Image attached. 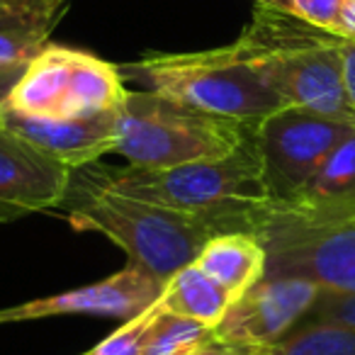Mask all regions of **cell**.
I'll return each mask as SVG.
<instances>
[{
    "label": "cell",
    "instance_id": "6da1fadb",
    "mask_svg": "<svg viewBox=\"0 0 355 355\" xmlns=\"http://www.w3.org/2000/svg\"><path fill=\"white\" fill-rule=\"evenodd\" d=\"M253 127V124H251ZM100 183L114 193L198 217L217 234H256L268 207L261 156L253 134L224 158L171 168H95Z\"/></svg>",
    "mask_w": 355,
    "mask_h": 355
},
{
    "label": "cell",
    "instance_id": "7a4b0ae2",
    "mask_svg": "<svg viewBox=\"0 0 355 355\" xmlns=\"http://www.w3.org/2000/svg\"><path fill=\"white\" fill-rule=\"evenodd\" d=\"M345 42L348 37L321 30L290 10L253 6L234 44L282 105L355 124L343 85Z\"/></svg>",
    "mask_w": 355,
    "mask_h": 355
},
{
    "label": "cell",
    "instance_id": "3957f363",
    "mask_svg": "<svg viewBox=\"0 0 355 355\" xmlns=\"http://www.w3.org/2000/svg\"><path fill=\"white\" fill-rule=\"evenodd\" d=\"M59 209L73 229L100 232L127 253V263L144 268L161 282L195 263L205 243L217 236L198 217L114 193L100 183L90 166L73 171Z\"/></svg>",
    "mask_w": 355,
    "mask_h": 355
},
{
    "label": "cell",
    "instance_id": "277c9868",
    "mask_svg": "<svg viewBox=\"0 0 355 355\" xmlns=\"http://www.w3.org/2000/svg\"><path fill=\"white\" fill-rule=\"evenodd\" d=\"M119 71L139 78L146 90L241 124H256L285 107L236 44L180 54L146 51Z\"/></svg>",
    "mask_w": 355,
    "mask_h": 355
},
{
    "label": "cell",
    "instance_id": "5b68a950",
    "mask_svg": "<svg viewBox=\"0 0 355 355\" xmlns=\"http://www.w3.org/2000/svg\"><path fill=\"white\" fill-rule=\"evenodd\" d=\"M251 124L195 110L153 90H127L117 107V146L129 166L171 168L236 151Z\"/></svg>",
    "mask_w": 355,
    "mask_h": 355
},
{
    "label": "cell",
    "instance_id": "8992f818",
    "mask_svg": "<svg viewBox=\"0 0 355 355\" xmlns=\"http://www.w3.org/2000/svg\"><path fill=\"white\" fill-rule=\"evenodd\" d=\"M253 236L266 248V275L302 277L326 295H355V219L309 224L266 209Z\"/></svg>",
    "mask_w": 355,
    "mask_h": 355
},
{
    "label": "cell",
    "instance_id": "52a82bcc",
    "mask_svg": "<svg viewBox=\"0 0 355 355\" xmlns=\"http://www.w3.org/2000/svg\"><path fill=\"white\" fill-rule=\"evenodd\" d=\"M355 132V124L338 122L300 105H285L251 127L268 207H285L321 168L331 151Z\"/></svg>",
    "mask_w": 355,
    "mask_h": 355
},
{
    "label": "cell",
    "instance_id": "ba28073f",
    "mask_svg": "<svg viewBox=\"0 0 355 355\" xmlns=\"http://www.w3.org/2000/svg\"><path fill=\"white\" fill-rule=\"evenodd\" d=\"M319 295L321 290L309 280L266 275L232 302L214 338L234 348H270L306 319Z\"/></svg>",
    "mask_w": 355,
    "mask_h": 355
},
{
    "label": "cell",
    "instance_id": "9c48e42d",
    "mask_svg": "<svg viewBox=\"0 0 355 355\" xmlns=\"http://www.w3.org/2000/svg\"><path fill=\"white\" fill-rule=\"evenodd\" d=\"M163 285L158 277L146 272L144 268L127 263L122 270L105 277L93 285L66 290L61 295H49L42 300H32L25 304L0 309V324L10 321H32L49 319V316H71V314H90V316H110V319H132L141 314L151 304L161 300Z\"/></svg>",
    "mask_w": 355,
    "mask_h": 355
},
{
    "label": "cell",
    "instance_id": "30bf717a",
    "mask_svg": "<svg viewBox=\"0 0 355 355\" xmlns=\"http://www.w3.org/2000/svg\"><path fill=\"white\" fill-rule=\"evenodd\" d=\"M73 171L0 124V222L59 209Z\"/></svg>",
    "mask_w": 355,
    "mask_h": 355
},
{
    "label": "cell",
    "instance_id": "8fae6325",
    "mask_svg": "<svg viewBox=\"0 0 355 355\" xmlns=\"http://www.w3.org/2000/svg\"><path fill=\"white\" fill-rule=\"evenodd\" d=\"M0 124L71 171L93 166L117 146V110L88 117H30L3 105Z\"/></svg>",
    "mask_w": 355,
    "mask_h": 355
},
{
    "label": "cell",
    "instance_id": "7c38bea8",
    "mask_svg": "<svg viewBox=\"0 0 355 355\" xmlns=\"http://www.w3.org/2000/svg\"><path fill=\"white\" fill-rule=\"evenodd\" d=\"M266 209L309 224L355 219V132L326 156L309 183L285 207Z\"/></svg>",
    "mask_w": 355,
    "mask_h": 355
},
{
    "label": "cell",
    "instance_id": "4fadbf2b",
    "mask_svg": "<svg viewBox=\"0 0 355 355\" xmlns=\"http://www.w3.org/2000/svg\"><path fill=\"white\" fill-rule=\"evenodd\" d=\"M76 51L69 46L46 44L12 85L6 107L30 117H66L71 71Z\"/></svg>",
    "mask_w": 355,
    "mask_h": 355
},
{
    "label": "cell",
    "instance_id": "5bb4252c",
    "mask_svg": "<svg viewBox=\"0 0 355 355\" xmlns=\"http://www.w3.org/2000/svg\"><path fill=\"white\" fill-rule=\"evenodd\" d=\"M71 0H0V64L32 61L46 44Z\"/></svg>",
    "mask_w": 355,
    "mask_h": 355
},
{
    "label": "cell",
    "instance_id": "9a60e30c",
    "mask_svg": "<svg viewBox=\"0 0 355 355\" xmlns=\"http://www.w3.org/2000/svg\"><path fill=\"white\" fill-rule=\"evenodd\" d=\"M195 266L236 302L266 277V248L253 234H219L205 243Z\"/></svg>",
    "mask_w": 355,
    "mask_h": 355
},
{
    "label": "cell",
    "instance_id": "2e32d148",
    "mask_svg": "<svg viewBox=\"0 0 355 355\" xmlns=\"http://www.w3.org/2000/svg\"><path fill=\"white\" fill-rule=\"evenodd\" d=\"M232 297L219 282L207 272L200 270L195 263L180 268L171 280L163 285L161 304L166 314L183 316L198 321L207 329H217L232 306Z\"/></svg>",
    "mask_w": 355,
    "mask_h": 355
},
{
    "label": "cell",
    "instance_id": "e0dca14e",
    "mask_svg": "<svg viewBox=\"0 0 355 355\" xmlns=\"http://www.w3.org/2000/svg\"><path fill=\"white\" fill-rule=\"evenodd\" d=\"M124 93L127 88L117 66L88 51H76L66 98V117H88L117 110Z\"/></svg>",
    "mask_w": 355,
    "mask_h": 355
},
{
    "label": "cell",
    "instance_id": "ac0fdd59",
    "mask_svg": "<svg viewBox=\"0 0 355 355\" xmlns=\"http://www.w3.org/2000/svg\"><path fill=\"white\" fill-rule=\"evenodd\" d=\"M268 355H355V326L300 324L290 336L266 348Z\"/></svg>",
    "mask_w": 355,
    "mask_h": 355
},
{
    "label": "cell",
    "instance_id": "d6986e66",
    "mask_svg": "<svg viewBox=\"0 0 355 355\" xmlns=\"http://www.w3.org/2000/svg\"><path fill=\"white\" fill-rule=\"evenodd\" d=\"M209 345H214V329L183 316L163 314L141 355H200Z\"/></svg>",
    "mask_w": 355,
    "mask_h": 355
},
{
    "label": "cell",
    "instance_id": "ffe728a7",
    "mask_svg": "<svg viewBox=\"0 0 355 355\" xmlns=\"http://www.w3.org/2000/svg\"><path fill=\"white\" fill-rule=\"evenodd\" d=\"M163 314H166V309L158 300L156 304L144 309L141 314L124 321L114 334H110L95 348H90L88 355H141Z\"/></svg>",
    "mask_w": 355,
    "mask_h": 355
},
{
    "label": "cell",
    "instance_id": "44dd1931",
    "mask_svg": "<svg viewBox=\"0 0 355 355\" xmlns=\"http://www.w3.org/2000/svg\"><path fill=\"white\" fill-rule=\"evenodd\" d=\"M302 324H343L355 326V295H326L321 292Z\"/></svg>",
    "mask_w": 355,
    "mask_h": 355
},
{
    "label": "cell",
    "instance_id": "7402d4cb",
    "mask_svg": "<svg viewBox=\"0 0 355 355\" xmlns=\"http://www.w3.org/2000/svg\"><path fill=\"white\" fill-rule=\"evenodd\" d=\"M285 3H287V10L295 12L297 17L321 27V30H329V32L340 35L338 32L340 0H285Z\"/></svg>",
    "mask_w": 355,
    "mask_h": 355
},
{
    "label": "cell",
    "instance_id": "603a6c76",
    "mask_svg": "<svg viewBox=\"0 0 355 355\" xmlns=\"http://www.w3.org/2000/svg\"><path fill=\"white\" fill-rule=\"evenodd\" d=\"M343 85H345V100H348L350 114L355 119V40L345 42L343 54Z\"/></svg>",
    "mask_w": 355,
    "mask_h": 355
},
{
    "label": "cell",
    "instance_id": "cb8c5ba5",
    "mask_svg": "<svg viewBox=\"0 0 355 355\" xmlns=\"http://www.w3.org/2000/svg\"><path fill=\"white\" fill-rule=\"evenodd\" d=\"M25 66L27 64H15V66H8V69H0V110H3V105L8 103L12 85L17 83L20 73L25 71Z\"/></svg>",
    "mask_w": 355,
    "mask_h": 355
},
{
    "label": "cell",
    "instance_id": "d4e9b609",
    "mask_svg": "<svg viewBox=\"0 0 355 355\" xmlns=\"http://www.w3.org/2000/svg\"><path fill=\"white\" fill-rule=\"evenodd\" d=\"M338 32L348 40H355V0H340Z\"/></svg>",
    "mask_w": 355,
    "mask_h": 355
},
{
    "label": "cell",
    "instance_id": "484cf974",
    "mask_svg": "<svg viewBox=\"0 0 355 355\" xmlns=\"http://www.w3.org/2000/svg\"><path fill=\"white\" fill-rule=\"evenodd\" d=\"M234 345H224V343H219L217 338H214V345H209L205 353H200V355H229V353H234Z\"/></svg>",
    "mask_w": 355,
    "mask_h": 355
},
{
    "label": "cell",
    "instance_id": "4316f807",
    "mask_svg": "<svg viewBox=\"0 0 355 355\" xmlns=\"http://www.w3.org/2000/svg\"><path fill=\"white\" fill-rule=\"evenodd\" d=\"M229 355H268V353H266V348H236Z\"/></svg>",
    "mask_w": 355,
    "mask_h": 355
},
{
    "label": "cell",
    "instance_id": "83f0119b",
    "mask_svg": "<svg viewBox=\"0 0 355 355\" xmlns=\"http://www.w3.org/2000/svg\"><path fill=\"white\" fill-rule=\"evenodd\" d=\"M253 6H272V8H282V10H287L285 0H253Z\"/></svg>",
    "mask_w": 355,
    "mask_h": 355
},
{
    "label": "cell",
    "instance_id": "f1b7e54d",
    "mask_svg": "<svg viewBox=\"0 0 355 355\" xmlns=\"http://www.w3.org/2000/svg\"><path fill=\"white\" fill-rule=\"evenodd\" d=\"M0 69H8V66H3V64H0Z\"/></svg>",
    "mask_w": 355,
    "mask_h": 355
},
{
    "label": "cell",
    "instance_id": "f546056e",
    "mask_svg": "<svg viewBox=\"0 0 355 355\" xmlns=\"http://www.w3.org/2000/svg\"><path fill=\"white\" fill-rule=\"evenodd\" d=\"M80 355H88V353H80Z\"/></svg>",
    "mask_w": 355,
    "mask_h": 355
}]
</instances>
